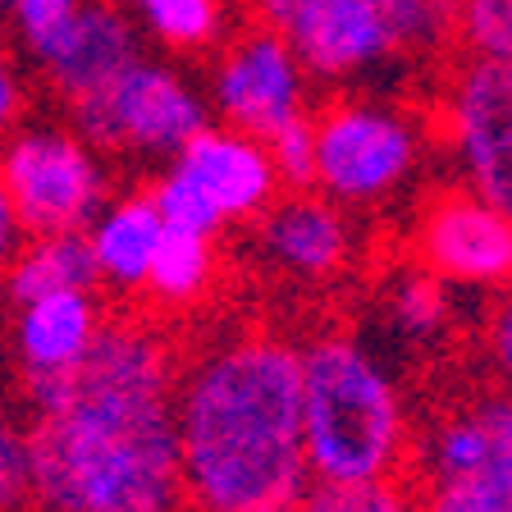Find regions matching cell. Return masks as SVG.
Instances as JSON below:
<instances>
[{"label": "cell", "instance_id": "ba28073f", "mask_svg": "<svg viewBox=\"0 0 512 512\" xmlns=\"http://www.w3.org/2000/svg\"><path fill=\"white\" fill-rule=\"evenodd\" d=\"M412 261L453 284L458 293H503L512 288V211L467 183L426 192L412 220Z\"/></svg>", "mask_w": 512, "mask_h": 512}, {"label": "cell", "instance_id": "f1b7e54d", "mask_svg": "<svg viewBox=\"0 0 512 512\" xmlns=\"http://www.w3.org/2000/svg\"><path fill=\"white\" fill-rule=\"evenodd\" d=\"M19 115H23V78L14 74V64L0 55V138H10Z\"/></svg>", "mask_w": 512, "mask_h": 512}, {"label": "cell", "instance_id": "9a60e30c", "mask_svg": "<svg viewBox=\"0 0 512 512\" xmlns=\"http://www.w3.org/2000/svg\"><path fill=\"white\" fill-rule=\"evenodd\" d=\"M165 234H170V224L160 220L151 192H128V197L106 202V211L87 224L96 279L110 284L115 293H138V288H147Z\"/></svg>", "mask_w": 512, "mask_h": 512}, {"label": "cell", "instance_id": "83f0119b", "mask_svg": "<svg viewBox=\"0 0 512 512\" xmlns=\"http://www.w3.org/2000/svg\"><path fill=\"white\" fill-rule=\"evenodd\" d=\"M23 238H28V229H23L19 211H14L10 202V188H5V179H0V275L10 270V261L19 256Z\"/></svg>", "mask_w": 512, "mask_h": 512}, {"label": "cell", "instance_id": "4fadbf2b", "mask_svg": "<svg viewBox=\"0 0 512 512\" xmlns=\"http://www.w3.org/2000/svg\"><path fill=\"white\" fill-rule=\"evenodd\" d=\"M32 60L46 69L51 87L78 106L87 96L106 92L128 64L142 60L138 46V19L106 0H83V10L55 32L42 51H32Z\"/></svg>", "mask_w": 512, "mask_h": 512}, {"label": "cell", "instance_id": "8fae6325", "mask_svg": "<svg viewBox=\"0 0 512 512\" xmlns=\"http://www.w3.org/2000/svg\"><path fill=\"white\" fill-rule=\"evenodd\" d=\"M256 238L270 266L302 284H330L357 256L348 206L330 202L316 188H293L275 197L270 211L256 220Z\"/></svg>", "mask_w": 512, "mask_h": 512}, {"label": "cell", "instance_id": "ffe728a7", "mask_svg": "<svg viewBox=\"0 0 512 512\" xmlns=\"http://www.w3.org/2000/svg\"><path fill=\"white\" fill-rule=\"evenodd\" d=\"M124 5L170 51L220 46L229 28V0H124Z\"/></svg>", "mask_w": 512, "mask_h": 512}, {"label": "cell", "instance_id": "603a6c76", "mask_svg": "<svg viewBox=\"0 0 512 512\" xmlns=\"http://www.w3.org/2000/svg\"><path fill=\"white\" fill-rule=\"evenodd\" d=\"M458 55L512 64V0H458Z\"/></svg>", "mask_w": 512, "mask_h": 512}, {"label": "cell", "instance_id": "7402d4cb", "mask_svg": "<svg viewBox=\"0 0 512 512\" xmlns=\"http://www.w3.org/2000/svg\"><path fill=\"white\" fill-rule=\"evenodd\" d=\"M151 202H156L160 220L170 224V229H183V234H211L215 238L224 229V220L211 206V197H206L174 160L156 174V183H151Z\"/></svg>", "mask_w": 512, "mask_h": 512}, {"label": "cell", "instance_id": "4316f807", "mask_svg": "<svg viewBox=\"0 0 512 512\" xmlns=\"http://www.w3.org/2000/svg\"><path fill=\"white\" fill-rule=\"evenodd\" d=\"M78 10H83V0H14L10 19L19 28V37L28 42V51H42Z\"/></svg>", "mask_w": 512, "mask_h": 512}, {"label": "cell", "instance_id": "d4e9b609", "mask_svg": "<svg viewBox=\"0 0 512 512\" xmlns=\"http://www.w3.org/2000/svg\"><path fill=\"white\" fill-rule=\"evenodd\" d=\"M476 362H480V380L499 384L512 394V288L494 293L490 311L476 330Z\"/></svg>", "mask_w": 512, "mask_h": 512}, {"label": "cell", "instance_id": "484cf974", "mask_svg": "<svg viewBox=\"0 0 512 512\" xmlns=\"http://www.w3.org/2000/svg\"><path fill=\"white\" fill-rule=\"evenodd\" d=\"M270 142V156L279 165L284 188H311L316 183V119H298V124L279 128Z\"/></svg>", "mask_w": 512, "mask_h": 512}, {"label": "cell", "instance_id": "6da1fadb", "mask_svg": "<svg viewBox=\"0 0 512 512\" xmlns=\"http://www.w3.org/2000/svg\"><path fill=\"white\" fill-rule=\"evenodd\" d=\"M179 371L170 334L119 316L74 375L28 384L37 512H188Z\"/></svg>", "mask_w": 512, "mask_h": 512}, {"label": "cell", "instance_id": "9c48e42d", "mask_svg": "<svg viewBox=\"0 0 512 512\" xmlns=\"http://www.w3.org/2000/svg\"><path fill=\"white\" fill-rule=\"evenodd\" d=\"M307 83L311 69L302 64L288 32L247 28L220 51L211 74V106L220 124H234L256 138H275L279 128L307 119Z\"/></svg>", "mask_w": 512, "mask_h": 512}, {"label": "cell", "instance_id": "2e32d148", "mask_svg": "<svg viewBox=\"0 0 512 512\" xmlns=\"http://www.w3.org/2000/svg\"><path fill=\"white\" fill-rule=\"evenodd\" d=\"M421 512H512V426H499L453 476L416 485Z\"/></svg>", "mask_w": 512, "mask_h": 512}, {"label": "cell", "instance_id": "e0dca14e", "mask_svg": "<svg viewBox=\"0 0 512 512\" xmlns=\"http://www.w3.org/2000/svg\"><path fill=\"white\" fill-rule=\"evenodd\" d=\"M96 261L87 234H32L19 247V256L5 270V293L19 302H32L55 288H96Z\"/></svg>", "mask_w": 512, "mask_h": 512}, {"label": "cell", "instance_id": "4dcf8cb0", "mask_svg": "<svg viewBox=\"0 0 512 512\" xmlns=\"http://www.w3.org/2000/svg\"><path fill=\"white\" fill-rule=\"evenodd\" d=\"M14 10V0H0V14H10Z\"/></svg>", "mask_w": 512, "mask_h": 512}, {"label": "cell", "instance_id": "d6986e66", "mask_svg": "<svg viewBox=\"0 0 512 512\" xmlns=\"http://www.w3.org/2000/svg\"><path fill=\"white\" fill-rule=\"evenodd\" d=\"M215 270H220V252H215L211 234H183L170 229L165 243L156 252V266H151L147 293L160 307H192L202 302L215 284Z\"/></svg>", "mask_w": 512, "mask_h": 512}, {"label": "cell", "instance_id": "7c38bea8", "mask_svg": "<svg viewBox=\"0 0 512 512\" xmlns=\"http://www.w3.org/2000/svg\"><path fill=\"white\" fill-rule=\"evenodd\" d=\"M174 165L211 197L224 224L261 220L270 211V202L279 197V188H284L279 165L270 156V142L256 138V133H243L234 124H206L174 156Z\"/></svg>", "mask_w": 512, "mask_h": 512}, {"label": "cell", "instance_id": "7a4b0ae2", "mask_svg": "<svg viewBox=\"0 0 512 512\" xmlns=\"http://www.w3.org/2000/svg\"><path fill=\"white\" fill-rule=\"evenodd\" d=\"M188 512H298L316 476L302 439V348L275 330L202 343L179 371Z\"/></svg>", "mask_w": 512, "mask_h": 512}, {"label": "cell", "instance_id": "44dd1931", "mask_svg": "<svg viewBox=\"0 0 512 512\" xmlns=\"http://www.w3.org/2000/svg\"><path fill=\"white\" fill-rule=\"evenodd\" d=\"M298 512H421L412 476L394 480H357V485H325L316 480Z\"/></svg>", "mask_w": 512, "mask_h": 512}, {"label": "cell", "instance_id": "3957f363", "mask_svg": "<svg viewBox=\"0 0 512 512\" xmlns=\"http://www.w3.org/2000/svg\"><path fill=\"white\" fill-rule=\"evenodd\" d=\"M416 430L403 384L362 339L330 330L302 348V439L316 480L412 476Z\"/></svg>", "mask_w": 512, "mask_h": 512}, {"label": "cell", "instance_id": "5bb4252c", "mask_svg": "<svg viewBox=\"0 0 512 512\" xmlns=\"http://www.w3.org/2000/svg\"><path fill=\"white\" fill-rule=\"evenodd\" d=\"M110 316L101 311L96 288H55L32 302H19L14 348L28 384H51L74 375L101 343Z\"/></svg>", "mask_w": 512, "mask_h": 512}, {"label": "cell", "instance_id": "ac0fdd59", "mask_svg": "<svg viewBox=\"0 0 512 512\" xmlns=\"http://www.w3.org/2000/svg\"><path fill=\"white\" fill-rule=\"evenodd\" d=\"M384 316H389V325L407 343L435 348L458 325V288L444 284L439 275H430L426 266L407 261V270L384 293Z\"/></svg>", "mask_w": 512, "mask_h": 512}, {"label": "cell", "instance_id": "277c9868", "mask_svg": "<svg viewBox=\"0 0 512 512\" xmlns=\"http://www.w3.org/2000/svg\"><path fill=\"white\" fill-rule=\"evenodd\" d=\"M316 183L348 211L398 202L426 165L435 128L407 106L380 96H339L316 115Z\"/></svg>", "mask_w": 512, "mask_h": 512}, {"label": "cell", "instance_id": "cb8c5ba5", "mask_svg": "<svg viewBox=\"0 0 512 512\" xmlns=\"http://www.w3.org/2000/svg\"><path fill=\"white\" fill-rule=\"evenodd\" d=\"M0 512H37V462L32 430L0 416Z\"/></svg>", "mask_w": 512, "mask_h": 512}, {"label": "cell", "instance_id": "30bf717a", "mask_svg": "<svg viewBox=\"0 0 512 512\" xmlns=\"http://www.w3.org/2000/svg\"><path fill=\"white\" fill-rule=\"evenodd\" d=\"M288 42L320 83H343L380 64L412 60L398 0H311L288 28Z\"/></svg>", "mask_w": 512, "mask_h": 512}, {"label": "cell", "instance_id": "f546056e", "mask_svg": "<svg viewBox=\"0 0 512 512\" xmlns=\"http://www.w3.org/2000/svg\"><path fill=\"white\" fill-rule=\"evenodd\" d=\"M311 0H247V10L256 14L261 28H275V32H288L298 23V14L307 10Z\"/></svg>", "mask_w": 512, "mask_h": 512}, {"label": "cell", "instance_id": "52a82bcc", "mask_svg": "<svg viewBox=\"0 0 512 512\" xmlns=\"http://www.w3.org/2000/svg\"><path fill=\"white\" fill-rule=\"evenodd\" d=\"M435 138L458 165V183L512 211V64L458 55L439 83Z\"/></svg>", "mask_w": 512, "mask_h": 512}, {"label": "cell", "instance_id": "5b68a950", "mask_svg": "<svg viewBox=\"0 0 512 512\" xmlns=\"http://www.w3.org/2000/svg\"><path fill=\"white\" fill-rule=\"evenodd\" d=\"M0 179L10 188L23 229L32 234H87L106 211L110 183L96 147L78 128L28 124L0 147Z\"/></svg>", "mask_w": 512, "mask_h": 512}, {"label": "cell", "instance_id": "8992f818", "mask_svg": "<svg viewBox=\"0 0 512 512\" xmlns=\"http://www.w3.org/2000/svg\"><path fill=\"white\" fill-rule=\"evenodd\" d=\"M69 115L96 151H124L142 160H174L211 124L206 96L188 83V74L165 60H147V55L128 64L106 92L69 106Z\"/></svg>", "mask_w": 512, "mask_h": 512}]
</instances>
